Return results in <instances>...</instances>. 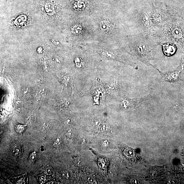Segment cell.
I'll use <instances>...</instances> for the list:
<instances>
[{"label":"cell","mask_w":184,"mask_h":184,"mask_svg":"<svg viewBox=\"0 0 184 184\" xmlns=\"http://www.w3.org/2000/svg\"><path fill=\"white\" fill-rule=\"evenodd\" d=\"M178 70L184 72V56L182 57L181 63L178 68Z\"/></svg>","instance_id":"8"},{"label":"cell","mask_w":184,"mask_h":184,"mask_svg":"<svg viewBox=\"0 0 184 184\" xmlns=\"http://www.w3.org/2000/svg\"><path fill=\"white\" fill-rule=\"evenodd\" d=\"M177 10L163 5H153L150 8H146L142 11L140 16L141 26L146 31L151 32L177 15Z\"/></svg>","instance_id":"2"},{"label":"cell","mask_w":184,"mask_h":184,"mask_svg":"<svg viewBox=\"0 0 184 184\" xmlns=\"http://www.w3.org/2000/svg\"><path fill=\"white\" fill-rule=\"evenodd\" d=\"M51 170L48 166L46 170L45 171V173L47 174H51Z\"/></svg>","instance_id":"11"},{"label":"cell","mask_w":184,"mask_h":184,"mask_svg":"<svg viewBox=\"0 0 184 184\" xmlns=\"http://www.w3.org/2000/svg\"><path fill=\"white\" fill-rule=\"evenodd\" d=\"M24 126L21 125H18L17 126V129L18 131H22L24 130Z\"/></svg>","instance_id":"10"},{"label":"cell","mask_w":184,"mask_h":184,"mask_svg":"<svg viewBox=\"0 0 184 184\" xmlns=\"http://www.w3.org/2000/svg\"><path fill=\"white\" fill-rule=\"evenodd\" d=\"M161 44L162 46L164 53L166 56L173 55L177 51V46L173 43L168 42Z\"/></svg>","instance_id":"7"},{"label":"cell","mask_w":184,"mask_h":184,"mask_svg":"<svg viewBox=\"0 0 184 184\" xmlns=\"http://www.w3.org/2000/svg\"><path fill=\"white\" fill-rule=\"evenodd\" d=\"M150 96H147L143 98H138L137 99H131L125 97L122 99V103L125 107H136L142 102L150 99Z\"/></svg>","instance_id":"4"},{"label":"cell","mask_w":184,"mask_h":184,"mask_svg":"<svg viewBox=\"0 0 184 184\" xmlns=\"http://www.w3.org/2000/svg\"><path fill=\"white\" fill-rule=\"evenodd\" d=\"M19 149L18 148H17V147H15L14 151V152L15 153V154L16 153H18L19 152Z\"/></svg>","instance_id":"12"},{"label":"cell","mask_w":184,"mask_h":184,"mask_svg":"<svg viewBox=\"0 0 184 184\" xmlns=\"http://www.w3.org/2000/svg\"><path fill=\"white\" fill-rule=\"evenodd\" d=\"M153 31L159 40L173 43L184 52V19L179 13Z\"/></svg>","instance_id":"1"},{"label":"cell","mask_w":184,"mask_h":184,"mask_svg":"<svg viewBox=\"0 0 184 184\" xmlns=\"http://www.w3.org/2000/svg\"><path fill=\"white\" fill-rule=\"evenodd\" d=\"M40 150L41 151H42V152H43V151H44V148H41V149H40Z\"/></svg>","instance_id":"13"},{"label":"cell","mask_w":184,"mask_h":184,"mask_svg":"<svg viewBox=\"0 0 184 184\" xmlns=\"http://www.w3.org/2000/svg\"><path fill=\"white\" fill-rule=\"evenodd\" d=\"M160 73L162 79L166 81L170 82H174L179 80L180 79V73L181 72L179 70L162 73L156 69Z\"/></svg>","instance_id":"5"},{"label":"cell","mask_w":184,"mask_h":184,"mask_svg":"<svg viewBox=\"0 0 184 184\" xmlns=\"http://www.w3.org/2000/svg\"><path fill=\"white\" fill-rule=\"evenodd\" d=\"M130 46L137 58L148 65H152L150 61L153 58V51L158 42L153 35L144 32L132 37Z\"/></svg>","instance_id":"3"},{"label":"cell","mask_w":184,"mask_h":184,"mask_svg":"<svg viewBox=\"0 0 184 184\" xmlns=\"http://www.w3.org/2000/svg\"><path fill=\"white\" fill-rule=\"evenodd\" d=\"M36 153L34 152L32 153L30 157V160L31 161H33L35 160L36 158Z\"/></svg>","instance_id":"9"},{"label":"cell","mask_w":184,"mask_h":184,"mask_svg":"<svg viewBox=\"0 0 184 184\" xmlns=\"http://www.w3.org/2000/svg\"><path fill=\"white\" fill-rule=\"evenodd\" d=\"M57 77H58L57 79H58L60 82L62 86V90L64 88L69 86L71 87L72 92L76 91L73 87L72 79L71 75L64 73H60L57 75Z\"/></svg>","instance_id":"6"}]
</instances>
